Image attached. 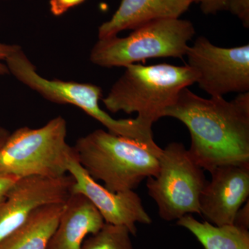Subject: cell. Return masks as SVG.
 Listing matches in <instances>:
<instances>
[{"mask_svg": "<svg viewBox=\"0 0 249 249\" xmlns=\"http://www.w3.org/2000/svg\"><path fill=\"white\" fill-rule=\"evenodd\" d=\"M73 149L89 176L112 193L133 191L145 178L157 176L162 151L103 129L80 137Z\"/></svg>", "mask_w": 249, "mask_h": 249, "instance_id": "cell-2", "label": "cell"}, {"mask_svg": "<svg viewBox=\"0 0 249 249\" xmlns=\"http://www.w3.org/2000/svg\"><path fill=\"white\" fill-rule=\"evenodd\" d=\"M227 11L238 18L245 27H249V0H229Z\"/></svg>", "mask_w": 249, "mask_h": 249, "instance_id": "cell-17", "label": "cell"}, {"mask_svg": "<svg viewBox=\"0 0 249 249\" xmlns=\"http://www.w3.org/2000/svg\"><path fill=\"white\" fill-rule=\"evenodd\" d=\"M105 223L99 211L86 196L72 193L47 249H81L87 236L101 230Z\"/></svg>", "mask_w": 249, "mask_h": 249, "instance_id": "cell-13", "label": "cell"}, {"mask_svg": "<svg viewBox=\"0 0 249 249\" xmlns=\"http://www.w3.org/2000/svg\"><path fill=\"white\" fill-rule=\"evenodd\" d=\"M19 45H11L0 42V76L9 74V71L6 66V60Z\"/></svg>", "mask_w": 249, "mask_h": 249, "instance_id": "cell-20", "label": "cell"}, {"mask_svg": "<svg viewBox=\"0 0 249 249\" xmlns=\"http://www.w3.org/2000/svg\"><path fill=\"white\" fill-rule=\"evenodd\" d=\"M74 178L27 176L18 178L0 206V242L27 220L36 210L65 204L72 195Z\"/></svg>", "mask_w": 249, "mask_h": 249, "instance_id": "cell-9", "label": "cell"}, {"mask_svg": "<svg viewBox=\"0 0 249 249\" xmlns=\"http://www.w3.org/2000/svg\"><path fill=\"white\" fill-rule=\"evenodd\" d=\"M9 74L50 102L76 106L104 125L107 131L147 146H155L152 124L136 119H115L99 106L102 89L90 83L49 80L39 74L37 69L20 47L6 60Z\"/></svg>", "mask_w": 249, "mask_h": 249, "instance_id": "cell-4", "label": "cell"}, {"mask_svg": "<svg viewBox=\"0 0 249 249\" xmlns=\"http://www.w3.org/2000/svg\"><path fill=\"white\" fill-rule=\"evenodd\" d=\"M177 224L189 231L205 249H249V229L234 224L217 227L199 222L191 214L178 219Z\"/></svg>", "mask_w": 249, "mask_h": 249, "instance_id": "cell-15", "label": "cell"}, {"mask_svg": "<svg viewBox=\"0 0 249 249\" xmlns=\"http://www.w3.org/2000/svg\"><path fill=\"white\" fill-rule=\"evenodd\" d=\"M65 204L46 205L36 210L25 222L0 242V249H47Z\"/></svg>", "mask_w": 249, "mask_h": 249, "instance_id": "cell-14", "label": "cell"}, {"mask_svg": "<svg viewBox=\"0 0 249 249\" xmlns=\"http://www.w3.org/2000/svg\"><path fill=\"white\" fill-rule=\"evenodd\" d=\"M195 34L191 21L156 19L133 29L127 37L98 39L90 61L103 67H125L148 58H182Z\"/></svg>", "mask_w": 249, "mask_h": 249, "instance_id": "cell-6", "label": "cell"}, {"mask_svg": "<svg viewBox=\"0 0 249 249\" xmlns=\"http://www.w3.org/2000/svg\"><path fill=\"white\" fill-rule=\"evenodd\" d=\"M124 68L103 102L111 112L137 113V118L152 124L176 102L181 90L196 83L188 65L132 64Z\"/></svg>", "mask_w": 249, "mask_h": 249, "instance_id": "cell-3", "label": "cell"}, {"mask_svg": "<svg viewBox=\"0 0 249 249\" xmlns=\"http://www.w3.org/2000/svg\"><path fill=\"white\" fill-rule=\"evenodd\" d=\"M229 0H194L199 4L201 11L206 15H215L227 11Z\"/></svg>", "mask_w": 249, "mask_h": 249, "instance_id": "cell-18", "label": "cell"}, {"mask_svg": "<svg viewBox=\"0 0 249 249\" xmlns=\"http://www.w3.org/2000/svg\"><path fill=\"white\" fill-rule=\"evenodd\" d=\"M159 161L158 174L147 178L146 186L160 217L171 222L186 214H200L199 197L207 181L188 150L181 142H171L162 149Z\"/></svg>", "mask_w": 249, "mask_h": 249, "instance_id": "cell-7", "label": "cell"}, {"mask_svg": "<svg viewBox=\"0 0 249 249\" xmlns=\"http://www.w3.org/2000/svg\"><path fill=\"white\" fill-rule=\"evenodd\" d=\"M199 197V211L214 226L233 224L236 214L249 200V166L226 165L210 173Z\"/></svg>", "mask_w": 249, "mask_h": 249, "instance_id": "cell-11", "label": "cell"}, {"mask_svg": "<svg viewBox=\"0 0 249 249\" xmlns=\"http://www.w3.org/2000/svg\"><path fill=\"white\" fill-rule=\"evenodd\" d=\"M185 55L196 83L211 97L249 91V45L225 48L200 36Z\"/></svg>", "mask_w": 249, "mask_h": 249, "instance_id": "cell-8", "label": "cell"}, {"mask_svg": "<svg viewBox=\"0 0 249 249\" xmlns=\"http://www.w3.org/2000/svg\"><path fill=\"white\" fill-rule=\"evenodd\" d=\"M67 169L75 180L72 193H80L86 196L99 211L105 222L124 226L132 235H137V223L151 224V218L135 192L108 191L89 176L76 160L74 152L69 158Z\"/></svg>", "mask_w": 249, "mask_h": 249, "instance_id": "cell-10", "label": "cell"}, {"mask_svg": "<svg viewBox=\"0 0 249 249\" xmlns=\"http://www.w3.org/2000/svg\"><path fill=\"white\" fill-rule=\"evenodd\" d=\"M3 131H4V128L0 127V141H1V137H2Z\"/></svg>", "mask_w": 249, "mask_h": 249, "instance_id": "cell-23", "label": "cell"}, {"mask_svg": "<svg viewBox=\"0 0 249 249\" xmlns=\"http://www.w3.org/2000/svg\"><path fill=\"white\" fill-rule=\"evenodd\" d=\"M234 225L237 227L249 229V200L245 206H242L237 211L233 222Z\"/></svg>", "mask_w": 249, "mask_h": 249, "instance_id": "cell-22", "label": "cell"}, {"mask_svg": "<svg viewBox=\"0 0 249 249\" xmlns=\"http://www.w3.org/2000/svg\"><path fill=\"white\" fill-rule=\"evenodd\" d=\"M67 122L54 118L40 128L22 127L10 134L3 131L0 141V175L17 178L66 175L73 147L67 142Z\"/></svg>", "mask_w": 249, "mask_h": 249, "instance_id": "cell-5", "label": "cell"}, {"mask_svg": "<svg viewBox=\"0 0 249 249\" xmlns=\"http://www.w3.org/2000/svg\"><path fill=\"white\" fill-rule=\"evenodd\" d=\"M182 122L191 135L188 149L195 161L211 173L218 166H249V92L231 101L201 98L188 89L163 113Z\"/></svg>", "mask_w": 249, "mask_h": 249, "instance_id": "cell-1", "label": "cell"}, {"mask_svg": "<svg viewBox=\"0 0 249 249\" xmlns=\"http://www.w3.org/2000/svg\"><path fill=\"white\" fill-rule=\"evenodd\" d=\"M19 178L11 175H0V206L6 200L8 193Z\"/></svg>", "mask_w": 249, "mask_h": 249, "instance_id": "cell-21", "label": "cell"}, {"mask_svg": "<svg viewBox=\"0 0 249 249\" xmlns=\"http://www.w3.org/2000/svg\"><path fill=\"white\" fill-rule=\"evenodd\" d=\"M85 1V0H50L49 9L53 16H60Z\"/></svg>", "mask_w": 249, "mask_h": 249, "instance_id": "cell-19", "label": "cell"}, {"mask_svg": "<svg viewBox=\"0 0 249 249\" xmlns=\"http://www.w3.org/2000/svg\"><path fill=\"white\" fill-rule=\"evenodd\" d=\"M129 229L105 223L101 230L86 237L81 249H134Z\"/></svg>", "mask_w": 249, "mask_h": 249, "instance_id": "cell-16", "label": "cell"}, {"mask_svg": "<svg viewBox=\"0 0 249 249\" xmlns=\"http://www.w3.org/2000/svg\"><path fill=\"white\" fill-rule=\"evenodd\" d=\"M194 0H122L112 17L98 28V39L116 36L156 19L180 18Z\"/></svg>", "mask_w": 249, "mask_h": 249, "instance_id": "cell-12", "label": "cell"}]
</instances>
